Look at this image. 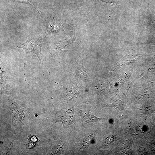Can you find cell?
Masks as SVG:
<instances>
[{
    "label": "cell",
    "mask_w": 155,
    "mask_h": 155,
    "mask_svg": "<svg viewBox=\"0 0 155 155\" xmlns=\"http://www.w3.org/2000/svg\"><path fill=\"white\" fill-rule=\"evenodd\" d=\"M7 97L11 111L12 118V127H15L19 123L23 126L28 119L29 113L27 108H23L18 105L14 100L12 95L7 92Z\"/></svg>",
    "instance_id": "6da1fadb"
},
{
    "label": "cell",
    "mask_w": 155,
    "mask_h": 155,
    "mask_svg": "<svg viewBox=\"0 0 155 155\" xmlns=\"http://www.w3.org/2000/svg\"><path fill=\"white\" fill-rule=\"evenodd\" d=\"M46 35L45 34L33 36H28L24 43L13 47L24 49L26 53L32 52L34 53L38 58L41 66L42 64L41 47Z\"/></svg>",
    "instance_id": "7a4b0ae2"
},
{
    "label": "cell",
    "mask_w": 155,
    "mask_h": 155,
    "mask_svg": "<svg viewBox=\"0 0 155 155\" xmlns=\"http://www.w3.org/2000/svg\"><path fill=\"white\" fill-rule=\"evenodd\" d=\"M53 120L55 122H62L63 127H65L73 123V110L67 108L64 110H54L53 112Z\"/></svg>",
    "instance_id": "3957f363"
},
{
    "label": "cell",
    "mask_w": 155,
    "mask_h": 155,
    "mask_svg": "<svg viewBox=\"0 0 155 155\" xmlns=\"http://www.w3.org/2000/svg\"><path fill=\"white\" fill-rule=\"evenodd\" d=\"M74 29L73 28L58 43L53 53L54 55L59 51L64 49L68 44L76 41Z\"/></svg>",
    "instance_id": "277c9868"
},
{
    "label": "cell",
    "mask_w": 155,
    "mask_h": 155,
    "mask_svg": "<svg viewBox=\"0 0 155 155\" xmlns=\"http://www.w3.org/2000/svg\"><path fill=\"white\" fill-rule=\"evenodd\" d=\"M78 111L82 119V126L88 123L100 121L107 118L98 117L93 115L89 110H80Z\"/></svg>",
    "instance_id": "5b68a950"
},
{
    "label": "cell",
    "mask_w": 155,
    "mask_h": 155,
    "mask_svg": "<svg viewBox=\"0 0 155 155\" xmlns=\"http://www.w3.org/2000/svg\"><path fill=\"white\" fill-rule=\"evenodd\" d=\"M46 35L48 34L56 33L60 31L63 27L61 23H56L54 18L50 17V18L46 22Z\"/></svg>",
    "instance_id": "8992f818"
},
{
    "label": "cell",
    "mask_w": 155,
    "mask_h": 155,
    "mask_svg": "<svg viewBox=\"0 0 155 155\" xmlns=\"http://www.w3.org/2000/svg\"><path fill=\"white\" fill-rule=\"evenodd\" d=\"M28 142L26 144V147L28 149L33 148L36 146L38 145V143L40 141L36 136L31 134L28 135Z\"/></svg>",
    "instance_id": "52a82bcc"
},
{
    "label": "cell",
    "mask_w": 155,
    "mask_h": 155,
    "mask_svg": "<svg viewBox=\"0 0 155 155\" xmlns=\"http://www.w3.org/2000/svg\"><path fill=\"white\" fill-rule=\"evenodd\" d=\"M78 73L80 77L84 81H86L89 79V75L84 67L82 61L80 63L78 69Z\"/></svg>",
    "instance_id": "ba28073f"
},
{
    "label": "cell",
    "mask_w": 155,
    "mask_h": 155,
    "mask_svg": "<svg viewBox=\"0 0 155 155\" xmlns=\"http://www.w3.org/2000/svg\"><path fill=\"white\" fill-rule=\"evenodd\" d=\"M12 0L16 2L24 3L30 4L32 6H33V7H34L35 9L38 12V13L40 15V13L39 11L38 10L37 8L34 5L33 3L32 2L31 0Z\"/></svg>",
    "instance_id": "9c48e42d"
},
{
    "label": "cell",
    "mask_w": 155,
    "mask_h": 155,
    "mask_svg": "<svg viewBox=\"0 0 155 155\" xmlns=\"http://www.w3.org/2000/svg\"><path fill=\"white\" fill-rule=\"evenodd\" d=\"M153 48H155V46H152Z\"/></svg>",
    "instance_id": "30bf717a"
}]
</instances>
